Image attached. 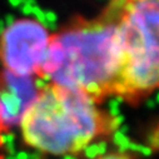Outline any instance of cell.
Instances as JSON below:
<instances>
[{
  "label": "cell",
  "mask_w": 159,
  "mask_h": 159,
  "mask_svg": "<svg viewBox=\"0 0 159 159\" xmlns=\"http://www.w3.org/2000/svg\"><path fill=\"white\" fill-rule=\"evenodd\" d=\"M4 129H5V128L2 125V123H0V133H2V130H4Z\"/></svg>",
  "instance_id": "obj_11"
},
{
  "label": "cell",
  "mask_w": 159,
  "mask_h": 159,
  "mask_svg": "<svg viewBox=\"0 0 159 159\" xmlns=\"http://www.w3.org/2000/svg\"><path fill=\"white\" fill-rule=\"evenodd\" d=\"M50 43L49 29L35 19H18L0 33V61L19 75L39 74Z\"/></svg>",
  "instance_id": "obj_4"
},
{
  "label": "cell",
  "mask_w": 159,
  "mask_h": 159,
  "mask_svg": "<svg viewBox=\"0 0 159 159\" xmlns=\"http://www.w3.org/2000/svg\"><path fill=\"white\" fill-rule=\"evenodd\" d=\"M31 14H34L35 16H36V20L39 21V23H42V24H44L45 26H47V21H45V16H44V11L39 8L38 5H35V7H33V11H31Z\"/></svg>",
  "instance_id": "obj_7"
},
{
  "label": "cell",
  "mask_w": 159,
  "mask_h": 159,
  "mask_svg": "<svg viewBox=\"0 0 159 159\" xmlns=\"http://www.w3.org/2000/svg\"><path fill=\"white\" fill-rule=\"evenodd\" d=\"M97 159H134L130 154H127V153H119V152H115V153H109L107 155H103V157H99Z\"/></svg>",
  "instance_id": "obj_6"
},
{
  "label": "cell",
  "mask_w": 159,
  "mask_h": 159,
  "mask_svg": "<svg viewBox=\"0 0 159 159\" xmlns=\"http://www.w3.org/2000/svg\"><path fill=\"white\" fill-rule=\"evenodd\" d=\"M129 0H110L95 19L76 18L50 35L38 76L45 82L79 90L97 104L116 97L123 66L119 19Z\"/></svg>",
  "instance_id": "obj_1"
},
{
  "label": "cell",
  "mask_w": 159,
  "mask_h": 159,
  "mask_svg": "<svg viewBox=\"0 0 159 159\" xmlns=\"http://www.w3.org/2000/svg\"><path fill=\"white\" fill-rule=\"evenodd\" d=\"M33 76L0 71V123L8 129L20 123L24 111L39 94Z\"/></svg>",
  "instance_id": "obj_5"
},
{
  "label": "cell",
  "mask_w": 159,
  "mask_h": 159,
  "mask_svg": "<svg viewBox=\"0 0 159 159\" xmlns=\"http://www.w3.org/2000/svg\"><path fill=\"white\" fill-rule=\"evenodd\" d=\"M33 11V7L28 5V4H23V8H21V13L24 15H30Z\"/></svg>",
  "instance_id": "obj_9"
},
{
  "label": "cell",
  "mask_w": 159,
  "mask_h": 159,
  "mask_svg": "<svg viewBox=\"0 0 159 159\" xmlns=\"http://www.w3.org/2000/svg\"><path fill=\"white\" fill-rule=\"evenodd\" d=\"M44 16H45L47 25L57 21V14H55L54 11H44Z\"/></svg>",
  "instance_id": "obj_8"
},
{
  "label": "cell",
  "mask_w": 159,
  "mask_h": 159,
  "mask_svg": "<svg viewBox=\"0 0 159 159\" xmlns=\"http://www.w3.org/2000/svg\"><path fill=\"white\" fill-rule=\"evenodd\" d=\"M9 3L11 4V7L18 8V7H20V4H21V0H9Z\"/></svg>",
  "instance_id": "obj_10"
},
{
  "label": "cell",
  "mask_w": 159,
  "mask_h": 159,
  "mask_svg": "<svg viewBox=\"0 0 159 159\" xmlns=\"http://www.w3.org/2000/svg\"><path fill=\"white\" fill-rule=\"evenodd\" d=\"M158 0H129L119 19L123 66L116 98L137 103L158 85Z\"/></svg>",
  "instance_id": "obj_3"
},
{
  "label": "cell",
  "mask_w": 159,
  "mask_h": 159,
  "mask_svg": "<svg viewBox=\"0 0 159 159\" xmlns=\"http://www.w3.org/2000/svg\"><path fill=\"white\" fill-rule=\"evenodd\" d=\"M119 123L83 92L48 83L19 124L28 147L50 155H75L113 134Z\"/></svg>",
  "instance_id": "obj_2"
}]
</instances>
